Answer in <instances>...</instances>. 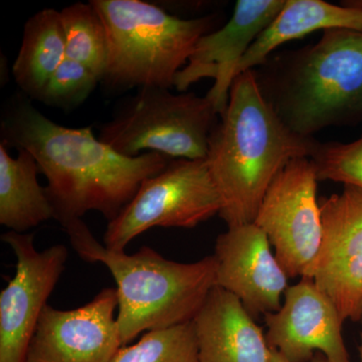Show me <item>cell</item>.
<instances>
[{"mask_svg":"<svg viewBox=\"0 0 362 362\" xmlns=\"http://www.w3.org/2000/svg\"><path fill=\"white\" fill-rule=\"evenodd\" d=\"M62 226L80 258L103 264L113 276L122 346L142 333L194 321L216 287L214 255L194 263H180L146 246L126 254L100 244L82 218Z\"/></svg>","mask_w":362,"mask_h":362,"instance_id":"4","label":"cell"},{"mask_svg":"<svg viewBox=\"0 0 362 362\" xmlns=\"http://www.w3.org/2000/svg\"><path fill=\"white\" fill-rule=\"evenodd\" d=\"M285 1H237L230 21L197 42L187 65L176 75L175 89L180 93L187 92L190 86L202 78H214V84L206 96L221 115L228 105L235 68L280 13Z\"/></svg>","mask_w":362,"mask_h":362,"instance_id":"12","label":"cell"},{"mask_svg":"<svg viewBox=\"0 0 362 362\" xmlns=\"http://www.w3.org/2000/svg\"><path fill=\"white\" fill-rule=\"evenodd\" d=\"M9 154L0 142V225L11 232L26 233L54 218L49 195L37 180L40 173L35 157L25 149Z\"/></svg>","mask_w":362,"mask_h":362,"instance_id":"17","label":"cell"},{"mask_svg":"<svg viewBox=\"0 0 362 362\" xmlns=\"http://www.w3.org/2000/svg\"><path fill=\"white\" fill-rule=\"evenodd\" d=\"M218 117L206 96L141 88L119 103L98 138L131 158L156 152L173 159H204Z\"/></svg>","mask_w":362,"mask_h":362,"instance_id":"6","label":"cell"},{"mask_svg":"<svg viewBox=\"0 0 362 362\" xmlns=\"http://www.w3.org/2000/svg\"><path fill=\"white\" fill-rule=\"evenodd\" d=\"M61 13L66 58L82 64L101 81L108 58V37L101 16L90 2H76Z\"/></svg>","mask_w":362,"mask_h":362,"instance_id":"19","label":"cell"},{"mask_svg":"<svg viewBox=\"0 0 362 362\" xmlns=\"http://www.w3.org/2000/svg\"><path fill=\"white\" fill-rule=\"evenodd\" d=\"M111 362H199L194 321L148 331L121 347Z\"/></svg>","mask_w":362,"mask_h":362,"instance_id":"20","label":"cell"},{"mask_svg":"<svg viewBox=\"0 0 362 362\" xmlns=\"http://www.w3.org/2000/svg\"><path fill=\"white\" fill-rule=\"evenodd\" d=\"M255 223L228 228L216 239V286L232 293L252 318L280 309L289 277Z\"/></svg>","mask_w":362,"mask_h":362,"instance_id":"14","label":"cell"},{"mask_svg":"<svg viewBox=\"0 0 362 362\" xmlns=\"http://www.w3.org/2000/svg\"><path fill=\"white\" fill-rule=\"evenodd\" d=\"M330 28L362 32V4L337 6L323 0H286L280 13L235 68V78L265 63L280 45Z\"/></svg>","mask_w":362,"mask_h":362,"instance_id":"16","label":"cell"},{"mask_svg":"<svg viewBox=\"0 0 362 362\" xmlns=\"http://www.w3.org/2000/svg\"><path fill=\"white\" fill-rule=\"evenodd\" d=\"M1 142L30 152L47 177L54 220L61 225L90 211L115 220L143 181L160 173L173 158L147 152L121 156L93 133L92 127L69 128L54 122L18 93L2 110Z\"/></svg>","mask_w":362,"mask_h":362,"instance_id":"1","label":"cell"},{"mask_svg":"<svg viewBox=\"0 0 362 362\" xmlns=\"http://www.w3.org/2000/svg\"><path fill=\"white\" fill-rule=\"evenodd\" d=\"M271 349V347H270ZM269 362H290L286 357L283 356L277 350L271 349L270 361ZM309 362H327L326 357L320 352H317L313 358Z\"/></svg>","mask_w":362,"mask_h":362,"instance_id":"23","label":"cell"},{"mask_svg":"<svg viewBox=\"0 0 362 362\" xmlns=\"http://www.w3.org/2000/svg\"><path fill=\"white\" fill-rule=\"evenodd\" d=\"M199 362H269L266 334L242 302L216 287L194 319Z\"/></svg>","mask_w":362,"mask_h":362,"instance_id":"15","label":"cell"},{"mask_svg":"<svg viewBox=\"0 0 362 362\" xmlns=\"http://www.w3.org/2000/svg\"><path fill=\"white\" fill-rule=\"evenodd\" d=\"M33 237L11 230L1 235L16 255V271L0 293V362H26L40 317L68 259L64 245L40 252Z\"/></svg>","mask_w":362,"mask_h":362,"instance_id":"9","label":"cell"},{"mask_svg":"<svg viewBox=\"0 0 362 362\" xmlns=\"http://www.w3.org/2000/svg\"><path fill=\"white\" fill-rule=\"evenodd\" d=\"M116 288H105L73 310L47 305L30 341L26 362H111L122 347Z\"/></svg>","mask_w":362,"mask_h":362,"instance_id":"11","label":"cell"},{"mask_svg":"<svg viewBox=\"0 0 362 362\" xmlns=\"http://www.w3.org/2000/svg\"><path fill=\"white\" fill-rule=\"evenodd\" d=\"M319 180L313 161H290L276 176L254 223L266 233L288 277H307L322 240V218L317 199Z\"/></svg>","mask_w":362,"mask_h":362,"instance_id":"8","label":"cell"},{"mask_svg":"<svg viewBox=\"0 0 362 362\" xmlns=\"http://www.w3.org/2000/svg\"><path fill=\"white\" fill-rule=\"evenodd\" d=\"M315 138L292 132L259 90L254 71L233 80L206 160L228 228L254 223L267 190L290 161L310 158Z\"/></svg>","mask_w":362,"mask_h":362,"instance_id":"2","label":"cell"},{"mask_svg":"<svg viewBox=\"0 0 362 362\" xmlns=\"http://www.w3.org/2000/svg\"><path fill=\"white\" fill-rule=\"evenodd\" d=\"M319 181H333L362 189V136L349 143L316 145L310 157Z\"/></svg>","mask_w":362,"mask_h":362,"instance_id":"22","label":"cell"},{"mask_svg":"<svg viewBox=\"0 0 362 362\" xmlns=\"http://www.w3.org/2000/svg\"><path fill=\"white\" fill-rule=\"evenodd\" d=\"M66 59L65 33L61 13L42 9L25 23L13 74L23 94L37 100L54 71Z\"/></svg>","mask_w":362,"mask_h":362,"instance_id":"18","label":"cell"},{"mask_svg":"<svg viewBox=\"0 0 362 362\" xmlns=\"http://www.w3.org/2000/svg\"><path fill=\"white\" fill-rule=\"evenodd\" d=\"M99 83L89 69L66 58L45 83L37 101L61 110H73L84 103Z\"/></svg>","mask_w":362,"mask_h":362,"instance_id":"21","label":"cell"},{"mask_svg":"<svg viewBox=\"0 0 362 362\" xmlns=\"http://www.w3.org/2000/svg\"><path fill=\"white\" fill-rule=\"evenodd\" d=\"M221 195L204 159H173L143 181L129 204L107 226L104 246L125 251L150 228H194L220 214Z\"/></svg>","mask_w":362,"mask_h":362,"instance_id":"7","label":"cell"},{"mask_svg":"<svg viewBox=\"0 0 362 362\" xmlns=\"http://www.w3.org/2000/svg\"><path fill=\"white\" fill-rule=\"evenodd\" d=\"M322 240L307 277L337 307L343 321L362 318V189L344 185L341 194L319 201Z\"/></svg>","mask_w":362,"mask_h":362,"instance_id":"10","label":"cell"},{"mask_svg":"<svg viewBox=\"0 0 362 362\" xmlns=\"http://www.w3.org/2000/svg\"><path fill=\"white\" fill-rule=\"evenodd\" d=\"M361 343H359V346H358L359 362H362V318H361Z\"/></svg>","mask_w":362,"mask_h":362,"instance_id":"24","label":"cell"},{"mask_svg":"<svg viewBox=\"0 0 362 362\" xmlns=\"http://www.w3.org/2000/svg\"><path fill=\"white\" fill-rule=\"evenodd\" d=\"M269 346L290 362H309L320 352L327 362H350L337 307L311 278L290 286L280 309L264 316Z\"/></svg>","mask_w":362,"mask_h":362,"instance_id":"13","label":"cell"},{"mask_svg":"<svg viewBox=\"0 0 362 362\" xmlns=\"http://www.w3.org/2000/svg\"><path fill=\"white\" fill-rule=\"evenodd\" d=\"M252 71L267 102L298 135L362 121V32L323 30L316 44L272 54Z\"/></svg>","mask_w":362,"mask_h":362,"instance_id":"3","label":"cell"},{"mask_svg":"<svg viewBox=\"0 0 362 362\" xmlns=\"http://www.w3.org/2000/svg\"><path fill=\"white\" fill-rule=\"evenodd\" d=\"M108 37L102 85L110 92L173 89L197 42L218 25L216 14L180 18L142 0H90Z\"/></svg>","mask_w":362,"mask_h":362,"instance_id":"5","label":"cell"}]
</instances>
